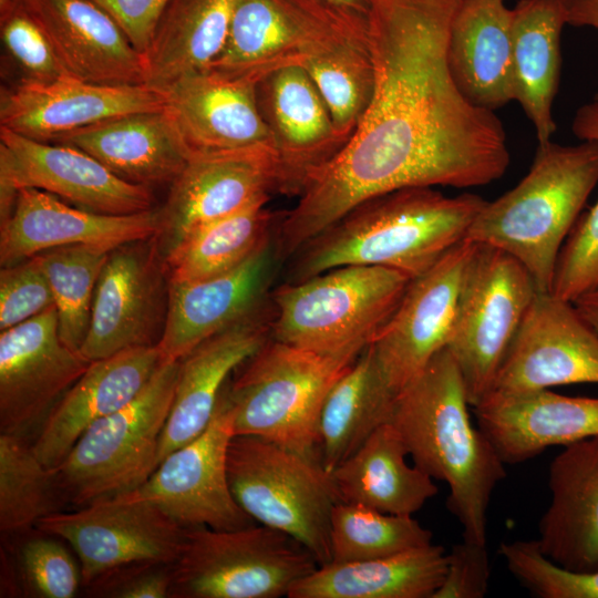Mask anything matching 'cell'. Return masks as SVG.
<instances>
[{
	"label": "cell",
	"instance_id": "cell-1",
	"mask_svg": "<svg viewBox=\"0 0 598 598\" xmlns=\"http://www.w3.org/2000/svg\"><path fill=\"white\" fill-rule=\"evenodd\" d=\"M461 0H370L368 45L375 84L347 146L285 213L282 259L372 196L404 187L472 188L499 179L511 156L503 123L471 103L447 63Z\"/></svg>",
	"mask_w": 598,
	"mask_h": 598
},
{
	"label": "cell",
	"instance_id": "cell-2",
	"mask_svg": "<svg viewBox=\"0 0 598 598\" xmlns=\"http://www.w3.org/2000/svg\"><path fill=\"white\" fill-rule=\"evenodd\" d=\"M486 200L434 187H404L353 206L292 256L286 282L349 265L391 268L411 279L463 241Z\"/></svg>",
	"mask_w": 598,
	"mask_h": 598
},
{
	"label": "cell",
	"instance_id": "cell-3",
	"mask_svg": "<svg viewBox=\"0 0 598 598\" xmlns=\"http://www.w3.org/2000/svg\"><path fill=\"white\" fill-rule=\"evenodd\" d=\"M460 370L444 348L396 395L390 423L413 464L448 487L463 539L487 543V513L505 463L474 426Z\"/></svg>",
	"mask_w": 598,
	"mask_h": 598
},
{
	"label": "cell",
	"instance_id": "cell-4",
	"mask_svg": "<svg viewBox=\"0 0 598 598\" xmlns=\"http://www.w3.org/2000/svg\"><path fill=\"white\" fill-rule=\"evenodd\" d=\"M598 184V142L538 144L519 183L486 200L465 239L518 260L537 291H551L563 245Z\"/></svg>",
	"mask_w": 598,
	"mask_h": 598
},
{
	"label": "cell",
	"instance_id": "cell-5",
	"mask_svg": "<svg viewBox=\"0 0 598 598\" xmlns=\"http://www.w3.org/2000/svg\"><path fill=\"white\" fill-rule=\"evenodd\" d=\"M411 278L368 265L337 267L270 293V337L330 357H358L398 307Z\"/></svg>",
	"mask_w": 598,
	"mask_h": 598
},
{
	"label": "cell",
	"instance_id": "cell-6",
	"mask_svg": "<svg viewBox=\"0 0 598 598\" xmlns=\"http://www.w3.org/2000/svg\"><path fill=\"white\" fill-rule=\"evenodd\" d=\"M358 357L322 355L269 337L227 382L235 435L257 436L319 458L322 403Z\"/></svg>",
	"mask_w": 598,
	"mask_h": 598
},
{
	"label": "cell",
	"instance_id": "cell-7",
	"mask_svg": "<svg viewBox=\"0 0 598 598\" xmlns=\"http://www.w3.org/2000/svg\"><path fill=\"white\" fill-rule=\"evenodd\" d=\"M227 475L234 498L255 523L291 536L319 565L331 561L330 517L340 499L319 458L257 436L234 435Z\"/></svg>",
	"mask_w": 598,
	"mask_h": 598
},
{
	"label": "cell",
	"instance_id": "cell-8",
	"mask_svg": "<svg viewBox=\"0 0 598 598\" xmlns=\"http://www.w3.org/2000/svg\"><path fill=\"white\" fill-rule=\"evenodd\" d=\"M179 361L164 360L127 404L93 423L55 467L68 504L134 491L158 465L161 437L174 400Z\"/></svg>",
	"mask_w": 598,
	"mask_h": 598
},
{
	"label": "cell",
	"instance_id": "cell-9",
	"mask_svg": "<svg viewBox=\"0 0 598 598\" xmlns=\"http://www.w3.org/2000/svg\"><path fill=\"white\" fill-rule=\"evenodd\" d=\"M318 566L295 538L260 524L185 528L171 598H278Z\"/></svg>",
	"mask_w": 598,
	"mask_h": 598
},
{
	"label": "cell",
	"instance_id": "cell-10",
	"mask_svg": "<svg viewBox=\"0 0 598 598\" xmlns=\"http://www.w3.org/2000/svg\"><path fill=\"white\" fill-rule=\"evenodd\" d=\"M536 292L518 260L498 248L477 245L445 347L460 370L472 408L491 393Z\"/></svg>",
	"mask_w": 598,
	"mask_h": 598
},
{
	"label": "cell",
	"instance_id": "cell-11",
	"mask_svg": "<svg viewBox=\"0 0 598 598\" xmlns=\"http://www.w3.org/2000/svg\"><path fill=\"white\" fill-rule=\"evenodd\" d=\"M367 33L365 17L324 0H237L226 44L209 69L258 83Z\"/></svg>",
	"mask_w": 598,
	"mask_h": 598
},
{
	"label": "cell",
	"instance_id": "cell-12",
	"mask_svg": "<svg viewBox=\"0 0 598 598\" xmlns=\"http://www.w3.org/2000/svg\"><path fill=\"white\" fill-rule=\"evenodd\" d=\"M35 528L70 545L79 558L82 587L125 564L174 563L185 538V528L136 489L50 515Z\"/></svg>",
	"mask_w": 598,
	"mask_h": 598
},
{
	"label": "cell",
	"instance_id": "cell-13",
	"mask_svg": "<svg viewBox=\"0 0 598 598\" xmlns=\"http://www.w3.org/2000/svg\"><path fill=\"white\" fill-rule=\"evenodd\" d=\"M25 187L105 215H132L154 208L152 188L120 178L87 153L0 127V223L11 216L18 192Z\"/></svg>",
	"mask_w": 598,
	"mask_h": 598
},
{
	"label": "cell",
	"instance_id": "cell-14",
	"mask_svg": "<svg viewBox=\"0 0 598 598\" xmlns=\"http://www.w3.org/2000/svg\"><path fill=\"white\" fill-rule=\"evenodd\" d=\"M169 276L155 236L111 250L99 277L80 352L89 361L157 346L164 332Z\"/></svg>",
	"mask_w": 598,
	"mask_h": 598
},
{
	"label": "cell",
	"instance_id": "cell-15",
	"mask_svg": "<svg viewBox=\"0 0 598 598\" xmlns=\"http://www.w3.org/2000/svg\"><path fill=\"white\" fill-rule=\"evenodd\" d=\"M234 415L226 383L207 427L167 454L136 488L183 528L230 530L256 524L234 498L228 482L227 452L235 435Z\"/></svg>",
	"mask_w": 598,
	"mask_h": 598
},
{
	"label": "cell",
	"instance_id": "cell-16",
	"mask_svg": "<svg viewBox=\"0 0 598 598\" xmlns=\"http://www.w3.org/2000/svg\"><path fill=\"white\" fill-rule=\"evenodd\" d=\"M91 361L60 338L55 307L0 332V434L30 444Z\"/></svg>",
	"mask_w": 598,
	"mask_h": 598
},
{
	"label": "cell",
	"instance_id": "cell-17",
	"mask_svg": "<svg viewBox=\"0 0 598 598\" xmlns=\"http://www.w3.org/2000/svg\"><path fill=\"white\" fill-rule=\"evenodd\" d=\"M271 193H278L274 150L192 153L158 208L155 238L162 256L209 223L267 204Z\"/></svg>",
	"mask_w": 598,
	"mask_h": 598
},
{
	"label": "cell",
	"instance_id": "cell-18",
	"mask_svg": "<svg viewBox=\"0 0 598 598\" xmlns=\"http://www.w3.org/2000/svg\"><path fill=\"white\" fill-rule=\"evenodd\" d=\"M476 247L464 239L411 279L394 312L370 343L384 379L396 394L446 347Z\"/></svg>",
	"mask_w": 598,
	"mask_h": 598
},
{
	"label": "cell",
	"instance_id": "cell-19",
	"mask_svg": "<svg viewBox=\"0 0 598 598\" xmlns=\"http://www.w3.org/2000/svg\"><path fill=\"white\" fill-rule=\"evenodd\" d=\"M574 383H598V333L574 302L537 291L491 393L519 394Z\"/></svg>",
	"mask_w": 598,
	"mask_h": 598
},
{
	"label": "cell",
	"instance_id": "cell-20",
	"mask_svg": "<svg viewBox=\"0 0 598 598\" xmlns=\"http://www.w3.org/2000/svg\"><path fill=\"white\" fill-rule=\"evenodd\" d=\"M164 107V94L146 84H94L66 74L51 82L2 85L0 127L49 143L112 117Z\"/></svg>",
	"mask_w": 598,
	"mask_h": 598
},
{
	"label": "cell",
	"instance_id": "cell-21",
	"mask_svg": "<svg viewBox=\"0 0 598 598\" xmlns=\"http://www.w3.org/2000/svg\"><path fill=\"white\" fill-rule=\"evenodd\" d=\"M256 93L276 155L278 193L299 196L307 182L347 143L303 66L266 75L257 83Z\"/></svg>",
	"mask_w": 598,
	"mask_h": 598
},
{
	"label": "cell",
	"instance_id": "cell-22",
	"mask_svg": "<svg viewBox=\"0 0 598 598\" xmlns=\"http://www.w3.org/2000/svg\"><path fill=\"white\" fill-rule=\"evenodd\" d=\"M280 258L275 236L245 261L193 281L171 282L164 360L179 361L206 339L264 306Z\"/></svg>",
	"mask_w": 598,
	"mask_h": 598
},
{
	"label": "cell",
	"instance_id": "cell-23",
	"mask_svg": "<svg viewBox=\"0 0 598 598\" xmlns=\"http://www.w3.org/2000/svg\"><path fill=\"white\" fill-rule=\"evenodd\" d=\"M158 208L105 215L72 206L37 188H20L11 216L0 224V264L11 266L51 248L86 245L107 250L157 234Z\"/></svg>",
	"mask_w": 598,
	"mask_h": 598
},
{
	"label": "cell",
	"instance_id": "cell-24",
	"mask_svg": "<svg viewBox=\"0 0 598 598\" xmlns=\"http://www.w3.org/2000/svg\"><path fill=\"white\" fill-rule=\"evenodd\" d=\"M256 86L249 79L208 68L181 78L163 94L192 153L274 150Z\"/></svg>",
	"mask_w": 598,
	"mask_h": 598
},
{
	"label": "cell",
	"instance_id": "cell-25",
	"mask_svg": "<svg viewBox=\"0 0 598 598\" xmlns=\"http://www.w3.org/2000/svg\"><path fill=\"white\" fill-rule=\"evenodd\" d=\"M271 319L269 298L264 306L206 339L179 360L174 400L159 442L158 464L207 427L234 371L270 337Z\"/></svg>",
	"mask_w": 598,
	"mask_h": 598
},
{
	"label": "cell",
	"instance_id": "cell-26",
	"mask_svg": "<svg viewBox=\"0 0 598 598\" xmlns=\"http://www.w3.org/2000/svg\"><path fill=\"white\" fill-rule=\"evenodd\" d=\"M472 409L477 426L505 464L598 435V398L563 395L550 389L491 393Z\"/></svg>",
	"mask_w": 598,
	"mask_h": 598
},
{
	"label": "cell",
	"instance_id": "cell-27",
	"mask_svg": "<svg viewBox=\"0 0 598 598\" xmlns=\"http://www.w3.org/2000/svg\"><path fill=\"white\" fill-rule=\"evenodd\" d=\"M68 74L104 85L145 84L144 56L92 0H21Z\"/></svg>",
	"mask_w": 598,
	"mask_h": 598
},
{
	"label": "cell",
	"instance_id": "cell-28",
	"mask_svg": "<svg viewBox=\"0 0 598 598\" xmlns=\"http://www.w3.org/2000/svg\"><path fill=\"white\" fill-rule=\"evenodd\" d=\"M163 361L157 346L130 348L91 361L31 443L38 458L49 468L58 467L93 423L144 389Z\"/></svg>",
	"mask_w": 598,
	"mask_h": 598
},
{
	"label": "cell",
	"instance_id": "cell-29",
	"mask_svg": "<svg viewBox=\"0 0 598 598\" xmlns=\"http://www.w3.org/2000/svg\"><path fill=\"white\" fill-rule=\"evenodd\" d=\"M548 487L538 548L564 568L598 569V435L564 446L549 465Z\"/></svg>",
	"mask_w": 598,
	"mask_h": 598
},
{
	"label": "cell",
	"instance_id": "cell-30",
	"mask_svg": "<svg viewBox=\"0 0 598 598\" xmlns=\"http://www.w3.org/2000/svg\"><path fill=\"white\" fill-rule=\"evenodd\" d=\"M53 143L76 147L120 178L150 188L171 185L192 154L166 107L112 117Z\"/></svg>",
	"mask_w": 598,
	"mask_h": 598
},
{
	"label": "cell",
	"instance_id": "cell-31",
	"mask_svg": "<svg viewBox=\"0 0 598 598\" xmlns=\"http://www.w3.org/2000/svg\"><path fill=\"white\" fill-rule=\"evenodd\" d=\"M512 8L505 0H461L454 14L447 63L462 94L495 112L513 101Z\"/></svg>",
	"mask_w": 598,
	"mask_h": 598
},
{
	"label": "cell",
	"instance_id": "cell-32",
	"mask_svg": "<svg viewBox=\"0 0 598 598\" xmlns=\"http://www.w3.org/2000/svg\"><path fill=\"white\" fill-rule=\"evenodd\" d=\"M567 24L563 0H518L512 8L513 101L534 126L538 144L556 130L553 103L560 78V38Z\"/></svg>",
	"mask_w": 598,
	"mask_h": 598
},
{
	"label": "cell",
	"instance_id": "cell-33",
	"mask_svg": "<svg viewBox=\"0 0 598 598\" xmlns=\"http://www.w3.org/2000/svg\"><path fill=\"white\" fill-rule=\"evenodd\" d=\"M406 456L395 427L390 422L379 426L330 473L340 502L412 516L437 494V486Z\"/></svg>",
	"mask_w": 598,
	"mask_h": 598
},
{
	"label": "cell",
	"instance_id": "cell-34",
	"mask_svg": "<svg viewBox=\"0 0 598 598\" xmlns=\"http://www.w3.org/2000/svg\"><path fill=\"white\" fill-rule=\"evenodd\" d=\"M447 563L435 544L375 559L319 565L289 598H432Z\"/></svg>",
	"mask_w": 598,
	"mask_h": 598
},
{
	"label": "cell",
	"instance_id": "cell-35",
	"mask_svg": "<svg viewBox=\"0 0 598 598\" xmlns=\"http://www.w3.org/2000/svg\"><path fill=\"white\" fill-rule=\"evenodd\" d=\"M237 0H169L144 54L145 84L161 93L206 70L223 51Z\"/></svg>",
	"mask_w": 598,
	"mask_h": 598
},
{
	"label": "cell",
	"instance_id": "cell-36",
	"mask_svg": "<svg viewBox=\"0 0 598 598\" xmlns=\"http://www.w3.org/2000/svg\"><path fill=\"white\" fill-rule=\"evenodd\" d=\"M396 393L369 344L329 390L318 421V455L328 473L390 421Z\"/></svg>",
	"mask_w": 598,
	"mask_h": 598
},
{
	"label": "cell",
	"instance_id": "cell-37",
	"mask_svg": "<svg viewBox=\"0 0 598 598\" xmlns=\"http://www.w3.org/2000/svg\"><path fill=\"white\" fill-rule=\"evenodd\" d=\"M259 204L209 223L166 258L169 282L204 279L245 261L276 234L285 213Z\"/></svg>",
	"mask_w": 598,
	"mask_h": 598
},
{
	"label": "cell",
	"instance_id": "cell-38",
	"mask_svg": "<svg viewBox=\"0 0 598 598\" xmlns=\"http://www.w3.org/2000/svg\"><path fill=\"white\" fill-rule=\"evenodd\" d=\"M68 506L55 470L38 458L29 442L0 434L1 534H25L44 517Z\"/></svg>",
	"mask_w": 598,
	"mask_h": 598
},
{
	"label": "cell",
	"instance_id": "cell-39",
	"mask_svg": "<svg viewBox=\"0 0 598 598\" xmlns=\"http://www.w3.org/2000/svg\"><path fill=\"white\" fill-rule=\"evenodd\" d=\"M348 144L371 103L375 74L367 38L340 43L303 65Z\"/></svg>",
	"mask_w": 598,
	"mask_h": 598
},
{
	"label": "cell",
	"instance_id": "cell-40",
	"mask_svg": "<svg viewBox=\"0 0 598 598\" xmlns=\"http://www.w3.org/2000/svg\"><path fill=\"white\" fill-rule=\"evenodd\" d=\"M431 529L409 515H393L338 502L330 517V563L391 556L433 543Z\"/></svg>",
	"mask_w": 598,
	"mask_h": 598
},
{
	"label": "cell",
	"instance_id": "cell-41",
	"mask_svg": "<svg viewBox=\"0 0 598 598\" xmlns=\"http://www.w3.org/2000/svg\"><path fill=\"white\" fill-rule=\"evenodd\" d=\"M111 250L71 245L38 254L50 282L62 341L80 351L86 338L99 277Z\"/></svg>",
	"mask_w": 598,
	"mask_h": 598
},
{
	"label": "cell",
	"instance_id": "cell-42",
	"mask_svg": "<svg viewBox=\"0 0 598 598\" xmlns=\"http://www.w3.org/2000/svg\"><path fill=\"white\" fill-rule=\"evenodd\" d=\"M580 141L598 142V101L581 105L571 123ZM598 286V200L580 215L559 252L551 292L574 302Z\"/></svg>",
	"mask_w": 598,
	"mask_h": 598
},
{
	"label": "cell",
	"instance_id": "cell-43",
	"mask_svg": "<svg viewBox=\"0 0 598 598\" xmlns=\"http://www.w3.org/2000/svg\"><path fill=\"white\" fill-rule=\"evenodd\" d=\"M16 546L17 577L28 596L72 598L82 587L81 566L61 539L37 528L11 536Z\"/></svg>",
	"mask_w": 598,
	"mask_h": 598
},
{
	"label": "cell",
	"instance_id": "cell-44",
	"mask_svg": "<svg viewBox=\"0 0 598 598\" xmlns=\"http://www.w3.org/2000/svg\"><path fill=\"white\" fill-rule=\"evenodd\" d=\"M499 554L512 576L539 598H598V569L564 568L538 548L536 540L503 542Z\"/></svg>",
	"mask_w": 598,
	"mask_h": 598
},
{
	"label": "cell",
	"instance_id": "cell-45",
	"mask_svg": "<svg viewBox=\"0 0 598 598\" xmlns=\"http://www.w3.org/2000/svg\"><path fill=\"white\" fill-rule=\"evenodd\" d=\"M0 34L6 55L20 73L18 81L44 83L68 74L43 28L21 0L0 10Z\"/></svg>",
	"mask_w": 598,
	"mask_h": 598
},
{
	"label": "cell",
	"instance_id": "cell-46",
	"mask_svg": "<svg viewBox=\"0 0 598 598\" xmlns=\"http://www.w3.org/2000/svg\"><path fill=\"white\" fill-rule=\"evenodd\" d=\"M53 306V292L38 256L1 267L0 331L18 326Z\"/></svg>",
	"mask_w": 598,
	"mask_h": 598
},
{
	"label": "cell",
	"instance_id": "cell-47",
	"mask_svg": "<svg viewBox=\"0 0 598 598\" xmlns=\"http://www.w3.org/2000/svg\"><path fill=\"white\" fill-rule=\"evenodd\" d=\"M173 564L143 560L113 568L83 587L95 598H171Z\"/></svg>",
	"mask_w": 598,
	"mask_h": 598
},
{
	"label": "cell",
	"instance_id": "cell-48",
	"mask_svg": "<svg viewBox=\"0 0 598 598\" xmlns=\"http://www.w3.org/2000/svg\"><path fill=\"white\" fill-rule=\"evenodd\" d=\"M491 578L486 544L463 539L447 553L444 579L432 598H483Z\"/></svg>",
	"mask_w": 598,
	"mask_h": 598
},
{
	"label": "cell",
	"instance_id": "cell-49",
	"mask_svg": "<svg viewBox=\"0 0 598 598\" xmlns=\"http://www.w3.org/2000/svg\"><path fill=\"white\" fill-rule=\"evenodd\" d=\"M105 10L133 47L145 54L157 21L169 0H92Z\"/></svg>",
	"mask_w": 598,
	"mask_h": 598
},
{
	"label": "cell",
	"instance_id": "cell-50",
	"mask_svg": "<svg viewBox=\"0 0 598 598\" xmlns=\"http://www.w3.org/2000/svg\"><path fill=\"white\" fill-rule=\"evenodd\" d=\"M567 24L591 28L598 32V0H563Z\"/></svg>",
	"mask_w": 598,
	"mask_h": 598
},
{
	"label": "cell",
	"instance_id": "cell-51",
	"mask_svg": "<svg viewBox=\"0 0 598 598\" xmlns=\"http://www.w3.org/2000/svg\"><path fill=\"white\" fill-rule=\"evenodd\" d=\"M580 317L598 333V286L574 301Z\"/></svg>",
	"mask_w": 598,
	"mask_h": 598
},
{
	"label": "cell",
	"instance_id": "cell-52",
	"mask_svg": "<svg viewBox=\"0 0 598 598\" xmlns=\"http://www.w3.org/2000/svg\"><path fill=\"white\" fill-rule=\"evenodd\" d=\"M348 12L365 17L368 13L370 0H324Z\"/></svg>",
	"mask_w": 598,
	"mask_h": 598
},
{
	"label": "cell",
	"instance_id": "cell-53",
	"mask_svg": "<svg viewBox=\"0 0 598 598\" xmlns=\"http://www.w3.org/2000/svg\"><path fill=\"white\" fill-rule=\"evenodd\" d=\"M20 0H0V10L13 4L14 2H18Z\"/></svg>",
	"mask_w": 598,
	"mask_h": 598
},
{
	"label": "cell",
	"instance_id": "cell-54",
	"mask_svg": "<svg viewBox=\"0 0 598 598\" xmlns=\"http://www.w3.org/2000/svg\"><path fill=\"white\" fill-rule=\"evenodd\" d=\"M594 99L598 101V93H597V94L595 95V97H594Z\"/></svg>",
	"mask_w": 598,
	"mask_h": 598
}]
</instances>
